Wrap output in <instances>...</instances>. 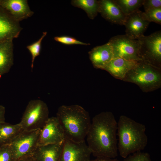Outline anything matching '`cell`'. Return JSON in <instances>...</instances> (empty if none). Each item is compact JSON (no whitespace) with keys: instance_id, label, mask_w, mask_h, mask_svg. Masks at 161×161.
Returning a JSON list of instances; mask_svg holds the SVG:
<instances>
[{"instance_id":"6da1fadb","label":"cell","mask_w":161,"mask_h":161,"mask_svg":"<svg viewBox=\"0 0 161 161\" xmlns=\"http://www.w3.org/2000/svg\"><path fill=\"white\" fill-rule=\"evenodd\" d=\"M117 130V122L112 112H103L95 115L86 137L92 154L96 157H116Z\"/></svg>"},{"instance_id":"7a4b0ae2","label":"cell","mask_w":161,"mask_h":161,"mask_svg":"<svg viewBox=\"0 0 161 161\" xmlns=\"http://www.w3.org/2000/svg\"><path fill=\"white\" fill-rule=\"evenodd\" d=\"M145 130V125L124 115L120 117L117 135L118 151L121 157L125 158L145 148L148 142Z\"/></svg>"},{"instance_id":"3957f363","label":"cell","mask_w":161,"mask_h":161,"mask_svg":"<svg viewBox=\"0 0 161 161\" xmlns=\"http://www.w3.org/2000/svg\"><path fill=\"white\" fill-rule=\"evenodd\" d=\"M57 118L66 138L76 143L85 141L91 121L89 113L78 105L59 107Z\"/></svg>"},{"instance_id":"277c9868","label":"cell","mask_w":161,"mask_h":161,"mask_svg":"<svg viewBox=\"0 0 161 161\" xmlns=\"http://www.w3.org/2000/svg\"><path fill=\"white\" fill-rule=\"evenodd\" d=\"M123 80L135 84L143 92L153 91L161 87V69L143 61H139Z\"/></svg>"},{"instance_id":"5b68a950","label":"cell","mask_w":161,"mask_h":161,"mask_svg":"<svg viewBox=\"0 0 161 161\" xmlns=\"http://www.w3.org/2000/svg\"><path fill=\"white\" fill-rule=\"evenodd\" d=\"M49 110L47 104L40 99L30 101L19 123L24 131L41 129L49 118Z\"/></svg>"},{"instance_id":"8992f818","label":"cell","mask_w":161,"mask_h":161,"mask_svg":"<svg viewBox=\"0 0 161 161\" xmlns=\"http://www.w3.org/2000/svg\"><path fill=\"white\" fill-rule=\"evenodd\" d=\"M41 129L23 130L9 144L12 152L13 161L32 156L38 146Z\"/></svg>"},{"instance_id":"52a82bcc","label":"cell","mask_w":161,"mask_h":161,"mask_svg":"<svg viewBox=\"0 0 161 161\" xmlns=\"http://www.w3.org/2000/svg\"><path fill=\"white\" fill-rule=\"evenodd\" d=\"M142 61L161 69V32H155L139 39Z\"/></svg>"},{"instance_id":"ba28073f","label":"cell","mask_w":161,"mask_h":161,"mask_svg":"<svg viewBox=\"0 0 161 161\" xmlns=\"http://www.w3.org/2000/svg\"><path fill=\"white\" fill-rule=\"evenodd\" d=\"M109 42L112 47L114 58L137 61H142L140 54L139 39L131 38L125 34L113 37Z\"/></svg>"},{"instance_id":"9c48e42d","label":"cell","mask_w":161,"mask_h":161,"mask_svg":"<svg viewBox=\"0 0 161 161\" xmlns=\"http://www.w3.org/2000/svg\"><path fill=\"white\" fill-rule=\"evenodd\" d=\"M66 137L56 117H49L41 129L38 146L64 143Z\"/></svg>"},{"instance_id":"30bf717a","label":"cell","mask_w":161,"mask_h":161,"mask_svg":"<svg viewBox=\"0 0 161 161\" xmlns=\"http://www.w3.org/2000/svg\"><path fill=\"white\" fill-rule=\"evenodd\" d=\"M91 154L85 141L76 143L66 138L58 161H89Z\"/></svg>"},{"instance_id":"8fae6325","label":"cell","mask_w":161,"mask_h":161,"mask_svg":"<svg viewBox=\"0 0 161 161\" xmlns=\"http://www.w3.org/2000/svg\"><path fill=\"white\" fill-rule=\"evenodd\" d=\"M22 29L19 22L0 5V43L18 37Z\"/></svg>"},{"instance_id":"7c38bea8","label":"cell","mask_w":161,"mask_h":161,"mask_svg":"<svg viewBox=\"0 0 161 161\" xmlns=\"http://www.w3.org/2000/svg\"><path fill=\"white\" fill-rule=\"evenodd\" d=\"M150 22L146 20L139 10L126 16L124 25L126 35L130 38L138 39L144 36V33Z\"/></svg>"},{"instance_id":"4fadbf2b","label":"cell","mask_w":161,"mask_h":161,"mask_svg":"<svg viewBox=\"0 0 161 161\" xmlns=\"http://www.w3.org/2000/svg\"><path fill=\"white\" fill-rule=\"evenodd\" d=\"M0 5L19 22L31 17L34 13L30 9L27 0H0Z\"/></svg>"},{"instance_id":"5bb4252c","label":"cell","mask_w":161,"mask_h":161,"mask_svg":"<svg viewBox=\"0 0 161 161\" xmlns=\"http://www.w3.org/2000/svg\"><path fill=\"white\" fill-rule=\"evenodd\" d=\"M98 13L110 22L124 25L126 16L123 13L114 0H99Z\"/></svg>"},{"instance_id":"9a60e30c","label":"cell","mask_w":161,"mask_h":161,"mask_svg":"<svg viewBox=\"0 0 161 161\" xmlns=\"http://www.w3.org/2000/svg\"><path fill=\"white\" fill-rule=\"evenodd\" d=\"M88 53L93 66L97 69H103L114 58L112 47L109 41L104 45L94 47Z\"/></svg>"},{"instance_id":"2e32d148","label":"cell","mask_w":161,"mask_h":161,"mask_svg":"<svg viewBox=\"0 0 161 161\" xmlns=\"http://www.w3.org/2000/svg\"><path fill=\"white\" fill-rule=\"evenodd\" d=\"M138 62L114 58L106 66L103 70L108 72L115 78L123 80L127 73L134 68Z\"/></svg>"},{"instance_id":"e0dca14e","label":"cell","mask_w":161,"mask_h":161,"mask_svg":"<svg viewBox=\"0 0 161 161\" xmlns=\"http://www.w3.org/2000/svg\"><path fill=\"white\" fill-rule=\"evenodd\" d=\"M63 143L38 146L32 156L35 161H58Z\"/></svg>"},{"instance_id":"ac0fdd59","label":"cell","mask_w":161,"mask_h":161,"mask_svg":"<svg viewBox=\"0 0 161 161\" xmlns=\"http://www.w3.org/2000/svg\"><path fill=\"white\" fill-rule=\"evenodd\" d=\"M13 40L0 43V77L9 72L13 64Z\"/></svg>"},{"instance_id":"d6986e66","label":"cell","mask_w":161,"mask_h":161,"mask_svg":"<svg viewBox=\"0 0 161 161\" xmlns=\"http://www.w3.org/2000/svg\"><path fill=\"white\" fill-rule=\"evenodd\" d=\"M24 130L19 124L5 122L0 124V145H8Z\"/></svg>"},{"instance_id":"ffe728a7","label":"cell","mask_w":161,"mask_h":161,"mask_svg":"<svg viewBox=\"0 0 161 161\" xmlns=\"http://www.w3.org/2000/svg\"><path fill=\"white\" fill-rule=\"evenodd\" d=\"M71 4L74 6L84 10L91 19H93L98 13L99 0H72Z\"/></svg>"},{"instance_id":"44dd1931","label":"cell","mask_w":161,"mask_h":161,"mask_svg":"<svg viewBox=\"0 0 161 161\" xmlns=\"http://www.w3.org/2000/svg\"><path fill=\"white\" fill-rule=\"evenodd\" d=\"M126 16L139 10L144 0H114Z\"/></svg>"},{"instance_id":"7402d4cb","label":"cell","mask_w":161,"mask_h":161,"mask_svg":"<svg viewBox=\"0 0 161 161\" xmlns=\"http://www.w3.org/2000/svg\"><path fill=\"white\" fill-rule=\"evenodd\" d=\"M47 33V32H43L42 36L38 40L27 46V49L29 51L32 56L31 66L32 69L34 66V62L35 58L40 54L42 41L46 36Z\"/></svg>"},{"instance_id":"603a6c76","label":"cell","mask_w":161,"mask_h":161,"mask_svg":"<svg viewBox=\"0 0 161 161\" xmlns=\"http://www.w3.org/2000/svg\"><path fill=\"white\" fill-rule=\"evenodd\" d=\"M142 15L146 20L150 22H154L161 24V8L150 9L142 12Z\"/></svg>"},{"instance_id":"cb8c5ba5","label":"cell","mask_w":161,"mask_h":161,"mask_svg":"<svg viewBox=\"0 0 161 161\" xmlns=\"http://www.w3.org/2000/svg\"><path fill=\"white\" fill-rule=\"evenodd\" d=\"M123 161H152L148 152L137 151L130 154L124 158Z\"/></svg>"},{"instance_id":"d4e9b609","label":"cell","mask_w":161,"mask_h":161,"mask_svg":"<svg viewBox=\"0 0 161 161\" xmlns=\"http://www.w3.org/2000/svg\"><path fill=\"white\" fill-rule=\"evenodd\" d=\"M54 39L57 42L65 45L79 44L88 45L90 44L85 43L79 41L74 37L68 36H55L54 37Z\"/></svg>"},{"instance_id":"484cf974","label":"cell","mask_w":161,"mask_h":161,"mask_svg":"<svg viewBox=\"0 0 161 161\" xmlns=\"http://www.w3.org/2000/svg\"><path fill=\"white\" fill-rule=\"evenodd\" d=\"M0 161H13L12 154L10 145H0Z\"/></svg>"},{"instance_id":"4316f807","label":"cell","mask_w":161,"mask_h":161,"mask_svg":"<svg viewBox=\"0 0 161 161\" xmlns=\"http://www.w3.org/2000/svg\"><path fill=\"white\" fill-rule=\"evenodd\" d=\"M145 11L156 8H161V0H144L143 4Z\"/></svg>"},{"instance_id":"83f0119b","label":"cell","mask_w":161,"mask_h":161,"mask_svg":"<svg viewBox=\"0 0 161 161\" xmlns=\"http://www.w3.org/2000/svg\"><path fill=\"white\" fill-rule=\"evenodd\" d=\"M89 161H120L117 158H111L106 157H97L95 159L90 160Z\"/></svg>"},{"instance_id":"f1b7e54d","label":"cell","mask_w":161,"mask_h":161,"mask_svg":"<svg viewBox=\"0 0 161 161\" xmlns=\"http://www.w3.org/2000/svg\"><path fill=\"white\" fill-rule=\"evenodd\" d=\"M5 107L0 105V124L5 122Z\"/></svg>"},{"instance_id":"f546056e","label":"cell","mask_w":161,"mask_h":161,"mask_svg":"<svg viewBox=\"0 0 161 161\" xmlns=\"http://www.w3.org/2000/svg\"><path fill=\"white\" fill-rule=\"evenodd\" d=\"M17 161H35L32 156L23 157Z\"/></svg>"}]
</instances>
